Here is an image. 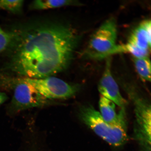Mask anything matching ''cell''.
Masks as SVG:
<instances>
[{
    "instance_id": "6da1fadb",
    "label": "cell",
    "mask_w": 151,
    "mask_h": 151,
    "mask_svg": "<svg viewBox=\"0 0 151 151\" xmlns=\"http://www.w3.org/2000/svg\"><path fill=\"white\" fill-rule=\"evenodd\" d=\"M12 34L7 69L30 78H46L65 70L80 40L70 26L55 22L33 24Z\"/></svg>"
},
{
    "instance_id": "7a4b0ae2",
    "label": "cell",
    "mask_w": 151,
    "mask_h": 151,
    "mask_svg": "<svg viewBox=\"0 0 151 151\" xmlns=\"http://www.w3.org/2000/svg\"><path fill=\"white\" fill-rule=\"evenodd\" d=\"M125 109H121L119 118L114 123L105 121L99 112L90 104L81 106L78 114L82 121L96 134L111 146L118 147L125 144L128 140Z\"/></svg>"
},
{
    "instance_id": "3957f363",
    "label": "cell",
    "mask_w": 151,
    "mask_h": 151,
    "mask_svg": "<svg viewBox=\"0 0 151 151\" xmlns=\"http://www.w3.org/2000/svg\"><path fill=\"white\" fill-rule=\"evenodd\" d=\"M117 27L114 18L107 19L91 37L83 56L87 59L101 60L122 53L121 45L117 44Z\"/></svg>"
},
{
    "instance_id": "277c9868",
    "label": "cell",
    "mask_w": 151,
    "mask_h": 151,
    "mask_svg": "<svg viewBox=\"0 0 151 151\" xmlns=\"http://www.w3.org/2000/svg\"><path fill=\"white\" fill-rule=\"evenodd\" d=\"M124 90L133 102L135 119L133 128L134 139L147 151L150 150L151 105L134 87L126 86Z\"/></svg>"
},
{
    "instance_id": "5b68a950",
    "label": "cell",
    "mask_w": 151,
    "mask_h": 151,
    "mask_svg": "<svg viewBox=\"0 0 151 151\" xmlns=\"http://www.w3.org/2000/svg\"><path fill=\"white\" fill-rule=\"evenodd\" d=\"M14 94L9 104L8 112L14 114L33 107L56 104L52 100L43 97L32 85L23 78H17L14 88Z\"/></svg>"
},
{
    "instance_id": "8992f818",
    "label": "cell",
    "mask_w": 151,
    "mask_h": 151,
    "mask_svg": "<svg viewBox=\"0 0 151 151\" xmlns=\"http://www.w3.org/2000/svg\"><path fill=\"white\" fill-rule=\"evenodd\" d=\"M43 97L48 99H64L75 96L80 89L78 85L71 84L52 76L35 79L24 78Z\"/></svg>"
},
{
    "instance_id": "52a82bcc",
    "label": "cell",
    "mask_w": 151,
    "mask_h": 151,
    "mask_svg": "<svg viewBox=\"0 0 151 151\" xmlns=\"http://www.w3.org/2000/svg\"><path fill=\"white\" fill-rule=\"evenodd\" d=\"M98 88L101 96L112 101L121 109H126L127 101L121 94L119 86L111 71V59L106 58L104 70L100 80Z\"/></svg>"
},
{
    "instance_id": "ba28073f",
    "label": "cell",
    "mask_w": 151,
    "mask_h": 151,
    "mask_svg": "<svg viewBox=\"0 0 151 151\" xmlns=\"http://www.w3.org/2000/svg\"><path fill=\"white\" fill-rule=\"evenodd\" d=\"M151 31L150 20L143 21L132 32L127 43L141 50L150 51Z\"/></svg>"
},
{
    "instance_id": "9c48e42d",
    "label": "cell",
    "mask_w": 151,
    "mask_h": 151,
    "mask_svg": "<svg viewBox=\"0 0 151 151\" xmlns=\"http://www.w3.org/2000/svg\"><path fill=\"white\" fill-rule=\"evenodd\" d=\"M100 114L105 121L114 123L120 117V112L117 114L116 104L113 101L101 96L99 102Z\"/></svg>"
},
{
    "instance_id": "30bf717a",
    "label": "cell",
    "mask_w": 151,
    "mask_h": 151,
    "mask_svg": "<svg viewBox=\"0 0 151 151\" xmlns=\"http://www.w3.org/2000/svg\"><path fill=\"white\" fill-rule=\"evenodd\" d=\"M81 5L78 1L71 0L64 1H51L42 0L35 1L33 2L30 5V9L33 10H43L52 9L60 8L67 6L79 5Z\"/></svg>"
},
{
    "instance_id": "8fae6325",
    "label": "cell",
    "mask_w": 151,
    "mask_h": 151,
    "mask_svg": "<svg viewBox=\"0 0 151 151\" xmlns=\"http://www.w3.org/2000/svg\"><path fill=\"white\" fill-rule=\"evenodd\" d=\"M133 61L137 72L143 81H151V62L149 56L137 58L133 56Z\"/></svg>"
},
{
    "instance_id": "7c38bea8",
    "label": "cell",
    "mask_w": 151,
    "mask_h": 151,
    "mask_svg": "<svg viewBox=\"0 0 151 151\" xmlns=\"http://www.w3.org/2000/svg\"><path fill=\"white\" fill-rule=\"evenodd\" d=\"M23 4L24 1L21 0H2L0 1V9L19 14L21 12Z\"/></svg>"
},
{
    "instance_id": "4fadbf2b",
    "label": "cell",
    "mask_w": 151,
    "mask_h": 151,
    "mask_svg": "<svg viewBox=\"0 0 151 151\" xmlns=\"http://www.w3.org/2000/svg\"><path fill=\"white\" fill-rule=\"evenodd\" d=\"M12 41V33L6 31L0 27V53L10 49Z\"/></svg>"
},
{
    "instance_id": "5bb4252c",
    "label": "cell",
    "mask_w": 151,
    "mask_h": 151,
    "mask_svg": "<svg viewBox=\"0 0 151 151\" xmlns=\"http://www.w3.org/2000/svg\"><path fill=\"white\" fill-rule=\"evenodd\" d=\"M8 99L6 94L3 92H0V105L4 103Z\"/></svg>"
}]
</instances>
